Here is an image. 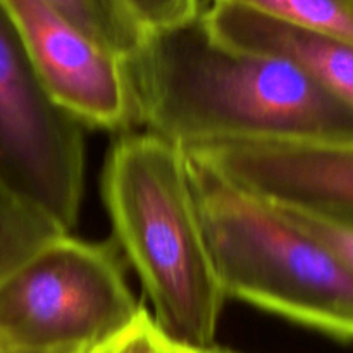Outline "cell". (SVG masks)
Masks as SVG:
<instances>
[{
	"label": "cell",
	"mask_w": 353,
	"mask_h": 353,
	"mask_svg": "<svg viewBox=\"0 0 353 353\" xmlns=\"http://www.w3.org/2000/svg\"><path fill=\"white\" fill-rule=\"evenodd\" d=\"M124 69L137 126L183 148L353 138V110L309 72L217 40L202 14L148 33Z\"/></svg>",
	"instance_id": "obj_1"
},
{
	"label": "cell",
	"mask_w": 353,
	"mask_h": 353,
	"mask_svg": "<svg viewBox=\"0 0 353 353\" xmlns=\"http://www.w3.org/2000/svg\"><path fill=\"white\" fill-rule=\"evenodd\" d=\"M102 193L114 243L137 271L155 324L190 350L217 347L226 295L196 214L185 150L143 130L117 134Z\"/></svg>",
	"instance_id": "obj_2"
},
{
	"label": "cell",
	"mask_w": 353,
	"mask_h": 353,
	"mask_svg": "<svg viewBox=\"0 0 353 353\" xmlns=\"http://www.w3.org/2000/svg\"><path fill=\"white\" fill-rule=\"evenodd\" d=\"M185 150V148H183ZM196 214L226 299L353 341V269L281 210L185 150Z\"/></svg>",
	"instance_id": "obj_3"
},
{
	"label": "cell",
	"mask_w": 353,
	"mask_h": 353,
	"mask_svg": "<svg viewBox=\"0 0 353 353\" xmlns=\"http://www.w3.org/2000/svg\"><path fill=\"white\" fill-rule=\"evenodd\" d=\"M141 310L116 243L69 233L41 245L0 283V336L26 353H79Z\"/></svg>",
	"instance_id": "obj_4"
},
{
	"label": "cell",
	"mask_w": 353,
	"mask_h": 353,
	"mask_svg": "<svg viewBox=\"0 0 353 353\" xmlns=\"http://www.w3.org/2000/svg\"><path fill=\"white\" fill-rule=\"evenodd\" d=\"M83 130L45 92L0 0V172L65 233L81 209Z\"/></svg>",
	"instance_id": "obj_5"
},
{
	"label": "cell",
	"mask_w": 353,
	"mask_h": 353,
	"mask_svg": "<svg viewBox=\"0 0 353 353\" xmlns=\"http://www.w3.org/2000/svg\"><path fill=\"white\" fill-rule=\"evenodd\" d=\"M45 92L83 128H137L124 61L45 0H2Z\"/></svg>",
	"instance_id": "obj_6"
},
{
	"label": "cell",
	"mask_w": 353,
	"mask_h": 353,
	"mask_svg": "<svg viewBox=\"0 0 353 353\" xmlns=\"http://www.w3.org/2000/svg\"><path fill=\"white\" fill-rule=\"evenodd\" d=\"M185 150L272 205L353 221V138L224 141Z\"/></svg>",
	"instance_id": "obj_7"
},
{
	"label": "cell",
	"mask_w": 353,
	"mask_h": 353,
	"mask_svg": "<svg viewBox=\"0 0 353 353\" xmlns=\"http://www.w3.org/2000/svg\"><path fill=\"white\" fill-rule=\"evenodd\" d=\"M202 19L217 40L286 59L353 110V43L292 26L231 3L209 2Z\"/></svg>",
	"instance_id": "obj_8"
},
{
	"label": "cell",
	"mask_w": 353,
	"mask_h": 353,
	"mask_svg": "<svg viewBox=\"0 0 353 353\" xmlns=\"http://www.w3.org/2000/svg\"><path fill=\"white\" fill-rule=\"evenodd\" d=\"M65 233L0 172V283L52 238Z\"/></svg>",
	"instance_id": "obj_9"
},
{
	"label": "cell",
	"mask_w": 353,
	"mask_h": 353,
	"mask_svg": "<svg viewBox=\"0 0 353 353\" xmlns=\"http://www.w3.org/2000/svg\"><path fill=\"white\" fill-rule=\"evenodd\" d=\"M102 47L126 61L147 38L123 0H45Z\"/></svg>",
	"instance_id": "obj_10"
},
{
	"label": "cell",
	"mask_w": 353,
	"mask_h": 353,
	"mask_svg": "<svg viewBox=\"0 0 353 353\" xmlns=\"http://www.w3.org/2000/svg\"><path fill=\"white\" fill-rule=\"evenodd\" d=\"M353 43V0H210Z\"/></svg>",
	"instance_id": "obj_11"
},
{
	"label": "cell",
	"mask_w": 353,
	"mask_h": 353,
	"mask_svg": "<svg viewBox=\"0 0 353 353\" xmlns=\"http://www.w3.org/2000/svg\"><path fill=\"white\" fill-rule=\"evenodd\" d=\"M79 353H207L195 352L174 343L155 324L147 309L141 310L133 323L107 340Z\"/></svg>",
	"instance_id": "obj_12"
},
{
	"label": "cell",
	"mask_w": 353,
	"mask_h": 353,
	"mask_svg": "<svg viewBox=\"0 0 353 353\" xmlns=\"http://www.w3.org/2000/svg\"><path fill=\"white\" fill-rule=\"evenodd\" d=\"M274 207L281 210L292 223L323 241L353 269V221L326 216V214L309 212V210Z\"/></svg>",
	"instance_id": "obj_13"
},
{
	"label": "cell",
	"mask_w": 353,
	"mask_h": 353,
	"mask_svg": "<svg viewBox=\"0 0 353 353\" xmlns=\"http://www.w3.org/2000/svg\"><path fill=\"white\" fill-rule=\"evenodd\" d=\"M123 3L147 33L181 26L203 10L202 0H123Z\"/></svg>",
	"instance_id": "obj_14"
},
{
	"label": "cell",
	"mask_w": 353,
	"mask_h": 353,
	"mask_svg": "<svg viewBox=\"0 0 353 353\" xmlns=\"http://www.w3.org/2000/svg\"><path fill=\"white\" fill-rule=\"evenodd\" d=\"M0 353H26V352L19 350V348L14 347L12 343H9L6 338L0 336Z\"/></svg>",
	"instance_id": "obj_15"
},
{
	"label": "cell",
	"mask_w": 353,
	"mask_h": 353,
	"mask_svg": "<svg viewBox=\"0 0 353 353\" xmlns=\"http://www.w3.org/2000/svg\"><path fill=\"white\" fill-rule=\"evenodd\" d=\"M207 353H238V352H231V350H226V348H219V347H214L210 348Z\"/></svg>",
	"instance_id": "obj_16"
}]
</instances>
